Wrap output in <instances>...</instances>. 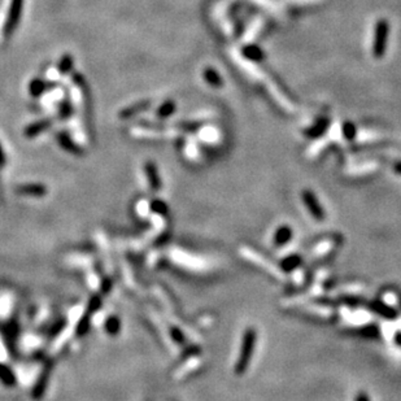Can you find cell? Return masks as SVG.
Listing matches in <instances>:
<instances>
[{"label":"cell","instance_id":"obj_17","mask_svg":"<svg viewBox=\"0 0 401 401\" xmlns=\"http://www.w3.org/2000/svg\"><path fill=\"white\" fill-rule=\"evenodd\" d=\"M364 289V284H360V283H352V284H344V286L339 287L336 293L340 295V293H357L361 292Z\"/></svg>","mask_w":401,"mask_h":401},{"label":"cell","instance_id":"obj_7","mask_svg":"<svg viewBox=\"0 0 401 401\" xmlns=\"http://www.w3.org/2000/svg\"><path fill=\"white\" fill-rule=\"evenodd\" d=\"M132 134L134 136H141V138H173L177 136L178 132L175 130H149V129H134L132 130Z\"/></svg>","mask_w":401,"mask_h":401},{"label":"cell","instance_id":"obj_9","mask_svg":"<svg viewBox=\"0 0 401 401\" xmlns=\"http://www.w3.org/2000/svg\"><path fill=\"white\" fill-rule=\"evenodd\" d=\"M332 247H334V240H331V239L321 240V242H319V243L317 244L314 248H313L312 256L314 257V259H318V257L325 256V255H327L330 251L332 250Z\"/></svg>","mask_w":401,"mask_h":401},{"label":"cell","instance_id":"obj_28","mask_svg":"<svg viewBox=\"0 0 401 401\" xmlns=\"http://www.w3.org/2000/svg\"><path fill=\"white\" fill-rule=\"evenodd\" d=\"M293 276H295L293 279H295L296 283H299V284H301V283H303V280H304V273H303V271H301V270H299V271H296V273L293 274Z\"/></svg>","mask_w":401,"mask_h":401},{"label":"cell","instance_id":"obj_31","mask_svg":"<svg viewBox=\"0 0 401 401\" xmlns=\"http://www.w3.org/2000/svg\"><path fill=\"white\" fill-rule=\"evenodd\" d=\"M356 401H370L365 394H359V396L356 398Z\"/></svg>","mask_w":401,"mask_h":401},{"label":"cell","instance_id":"obj_15","mask_svg":"<svg viewBox=\"0 0 401 401\" xmlns=\"http://www.w3.org/2000/svg\"><path fill=\"white\" fill-rule=\"evenodd\" d=\"M51 125V121H40V122H36V124H33V125H30L29 128L26 129V135L27 136H34V135H38L40 134V133L43 132V130H46L48 126Z\"/></svg>","mask_w":401,"mask_h":401},{"label":"cell","instance_id":"obj_33","mask_svg":"<svg viewBox=\"0 0 401 401\" xmlns=\"http://www.w3.org/2000/svg\"><path fill=\"white\" fill-rule=\"evenodd\" d=\"M4 161V156H3V151H1V148H0V162Z\"/></svg>","mask_w":401,"mask_h":401},{"label":"cell","instance_id":"obj_8","mask_svg":"<svg viewBox=\"0 0 401 401\" xmlns=\"http://www.w3.org/2000/svg\"><path fill=\"white\" fill-rule=\"evenodd\" d=\"M175 260L178 263L183 264L186 267H188L190 269H195V270H204L207 269V263L200 259H195L192 256H188L186 254H181V256H175Z\"/></svg>","mask_w":401,"mask_h":401},{"label":"cell","instance_id":"obj_20","mask_svg":"<svg viewBox=\"0 0 401 401\" xmlns=\"http://www.w3.org/2000/svg\"><path fill=\"white\" fill-rule=\"evenodd\" d=\"M244 55H246L250 60H260L261 56H263V53H261L260 49L255 48V47H248V48H246Z\"/></svg>","mask_w":401,"mask_h":401},{"label":"cell","instance_id":"obj_22","mask_svg":"<svg viewBox=\"0 0 401 401\" xmlns=\"http://www.w3.org/2000/svg\"><path fill=\"white\" fill-rule=\"evenodd\" d=\"M73 65V59L70 56H64L63 60L60 61L59 69L61 73H68L70 69H72Z\"/></svg>","mask_w":401,"mask_h":401},{"label":"cell","instance_id":"obj_24","mask_svg":"<svg viewBox=\"0 0 401 401\" xmlns=\"http://www.w3.org/2000/svg\"><path fill=\"white\" fill-rule=\"evenodd\" d=\"M343 134H344L345 138H348V139L355 138V135H356L355 126L351 125V124H345V125L343 126Z\"/></svg>","mask_w":401,"mask_h":401},{"label":"cell","instance_id":"obj_29","mask_svg":"<svg viewBox=\"0 0 401 401\" xmlns=\"http://www.w3.org/2000/svg\"><path fill=\"white\" fill-rule=\"evenodd\" d=\"M48 78L52 79V81H57V79H59V73H57L55 69H51L48 72Z\"/></svg>","mask_w":401,"mask_h":401},{"label":"cell","instance_id":"obj_1","mask_svg":"<svg viewBox=\"0 0 401 401\" xmlns=\"http://www.w3.org/2000/svg\"><path fill=\"white\" fill-rule=\"evenodd\" d=\"M256 338L257 334L255 331V329L250 327V329L246 330L243 336V342H242V347H240L239 357H238V361L235 364V374L242 375L246 373L247 368H248L251 362V357L254 355Z\"/></svg>","mask_w":401,"mask_h":401},{"label":"cell","instance_id":"obj_6","mask_svg":"<svg viewBox=\"0 0 401 401\" xmlns=\"http://www.w3.org/2000/svg\"><path fill=\"white\" fill-rule=\"evenodd\" d=\"M23 0H12L9 7V14H7V22H5V33L10 34L16 26L17 21L20 18L21 9H22Z\"/></svg>","mask_w":401,"mask_h":401},{"label":"cell","instance_id":"obj_18","mask_svg":"<svg viewBox=\"0 0 401 401\" xmlns=\"http://www.w3.org/2000/svg\"><path fill=\"white\" fill-rule=\"evenodd\" d=\"M44 89H46V85L39 79H34L33 82L30 83V92L34 96H39L44 91Z\"/></svg>","mask_w":401,"mask_h":401},{"label":"cell","instance_id":"obj_14","mask_svg":"<svg viewBox=\"0 0 401 401\" xmlns=\"http://www.w3.org/2000/svg\"><path fill=\"white\" fill-rule=\"evenodd\" d=\"M147 107H148V102L139 103V104H135V106H132V107H129V108L124 109L120 116H121L122 119H130V117H133V116L136 115V113L141 112V111H144Z\"/></svg>","mask_w":401,"mask_h":401},{"label":"cell","instance_id":"obj_13","mask_svg":"<svg viewBox=\"0 0 401 401\" xmlns=\"http://www.w3.org/2000/svg\"><path fill=\"white\" fill-rule=\"evenodd\" d=\"M306 310L310 313H314V314H317L319 317H323V318H329V317L332 316V309L330 306L326 305H317V304H314V305L306 306Z\"/></svg>","mask_w":401,"mask_h":401},{"label":"cell","instance_id":"obj_32","mask_svg":"<svg viewBox=\"0 0 401 401\" xmlns=\"http://www.w3.org/2000/svg\"><path fill=\"white\" fill-rule=\"evenodd\" d=\"M395 170L398 171L399 174H401V162H400V164L396 165V166H395Z\"/></svg>","mask_w":401,"mask_h":401},{"label":"cell","instance_id":"obj_4","mask_svg":"<svg viewBox=\"0 0 401 401\" xmlns=\"http://www.w3.org/2000/svg\"><path fill=\"white\" fill-rule=\"evenodd\" d=\"M303 200L305 203L308 211L310 212L313 218H316L317 221H323L325 220V212L319 205L318 200H317L316 195L313 194L312 191L305 190L303 192Z\"/></svg>","mask_w":401,"mask_h":401},{"label":"cell","instance_id":"obj_21","mask_svg":"<svg viewBox=\"0 0 401 401\" xmlns=\"http://www.w3.org/2000/svg\"><path fill=\"white\" fill-rule=\"evenodd\" d=\"M199 365H200V359H199V357H192V359H191L186 365H183V368L181 369V375L186 374V373H188V370H192V369L197 368Z\"/></svg>","mask_w":401,"mask_h":401},{"label":"cell","instance_id":"obj_19","mask_svg":"<svg viewBox=\"0 0 401 401\" xmlns=\"http://www.w3.org/2000/svg\"><path fill=\"white\" fill-rule=\"evenodd\" d=\"M174 109H175L174 104H173L171 102H168V103H165L164 106H161V108L158 109L157 115L160 116L161 119H165V117H168V116H170L171 113L174 112Z\"/></svg>","mask_w":401,"mask_h":401},{"label":"cell","instance_id":"obj_23","mask_svg":"<svg viewBox=\"0 0 401 401\" xmlns=\"http://www.w3.org/2000/svg\"><path fill=\"white\" fill-rule=\"evenodd\" d=\"M326 126H327V121H326V120H323V121H319L318 124H316V126H313L310 130H308L306 134L312 135V136H316V135L321 134V133L323 132V129H325Z\"/></svg>","mask_w":401,"mask_h":401},{"label":"cell","instance_id":"obj_26","mask_svg":"<svg viewBox=\"0 0 401 401\" xmlns=\"http://www.w3.org/2000/svg\"><path fill=\"white\" fill-rule=\"evenodd\" d=\"M147 171H148V174H149V178L152 179V183H153L152 186H155V187H157V186H158V178H157V175H156L155 166H152V165H148Z\"/></svg>","mask_w":401,"mask_h":401},{"label":"cell","instance_id":"obj_10","mask_svg":"<svg viewBox=\"0 0 401 401\" xmlns=\"http://www.w3.org/2000/svg\"><path fill=\"white\" fill-rule=\"evenodd\" d=\"M203 76H204L205 81H207L209 85L213 86V87H221V86L224 85V82H222V78L220 77V74H218V73L216 72L214 69H212V68H207V69H204Z\"/></svg>","mask_w":401,"mask_h":401},{"label":"cell","instance_id":"obj_25","mask_svg":"<svg viewBox=\"0 0 401 401\" xmlns=\"http://www.w3.org/2000/svg\"><path fill=\"white\" fill-rule=\"evenodd\" d=\"M201 138L205 139V140L208 141H213L214 139L217 138V134L214 133L213 129H205V130H203V133H201Z\"/></svg>","mask_w":401,"mask_h":401},{"label":"cell","instance_id":"obj_27","mask_svg":"<svg viewBox=\"0 0 401 401\" xmlns=\"http://www.w3.org/2000/svg\"><path fill=\"white\" fill-rule=\"evenodd\" d=\"M383 301H385V304H387V305L392 306V304L396 303V300H395V295H392L391 292L385 293V296H383Z\"/></svg>","mask_w":401,"mask_h":401},{"label":"cell","instance_id":"obj_2","mask_svg":"<svg viewBox=\"0 0 401 401\" xmlns=\"http://www.w3.org/2000/svg\"><path fill=\"white\" fill-rule=\"evenodd\" d=\"M239 254L242 255L246 260L251 261V263L255 264V265H259V267H263L264 270H267V273L271 274V275H273L274 278H276L278 280L286 279V275H284V273H283L279 267H276V265H274L271 261L267 260V259L264 256H261L260 254L255 252L254 250H251L248 247H242L239 250Z\"/></svg>","mask_w":401,"mask_h":401},{"label":"cell","instance_id":"obj_16","mask_svg":"<svg viewBox=\"0 0 401 401\" xmlns=\"http://www.w3.org/2000/svg\"><path fill=\"white\" fill-rule=\"evenodd\" d=\"M261 26H263V21L261 20H256L251 23L250 29H247L246 34H244V36H243L244 42H250V40L254 39L255 36H256V34L260 31Z\"/></svg>","mask_w":401,"mask_h":401},{"label":"cell","instance_id":"obj_5","mask_svg":"<svg viewBox=\"0 0 401 401\" xmlns=\"http://www.w3.org/2000/svg\"><path fill=\"white\" fill-rule=\"evenodd\" d=\"M342 314L343 318L348 323L353 326H362L366 325L372 321V314L366 310H356V312H351L348 308H342Z\"/></svg>","mask_w":401,"mask_h":401},{"label":"cell","instance_id":"obj_30","mask_svg":"<svg viewBox=\"0 0 401 401\" xmlns=\"http://www.w3.org/2000/svg\"><path fill=\"white\" fill-rule=\"evenodd\" d=\"M289 3H295V4H308V3H314V1H318V0H287Z\"/></svg>","mask_w":401,"mask_h":401},{"label":"cell","instance_id":"obj_11","mask_svg":"<svg viewBox=\"0 0 401 401\" xmlns=\"http://www.w3.org/2000/svg\"><path fill=\"white\" fill-rule=\"evenodd\" d=\"M289 239H291V229L287 226H282L276 230L275 237H274V243H275L276 246H283V244H286Z\"/></svg>","mask_w":401,"mask_h":401},{"label":"cell","instance_id":"obj_12","mask_svg":"<svg viewBox=\"0 0 401 401\" xmlns=\"http://www.w3.org/2000/svg\"><path fill=\"white\" fill-rule=\"evenodd\" d=\"M377 168H378V165L375 164V162H368V164L352 166V168H349L347 171L352 175H360V174H368V173L375 170Z\"/></svg>","mask_w":401,"mask_h":401},{"label":"cell","instance_id":"obj_3","mask_svg":"<svg viewBox=\"0 0 401 401\" xmlns=\"http://www.w3.org/2000/svg\"><path fill=\"white\" fill-rule=\"evenodd\" d=\"M388 31H390V25H388L387 21L379 20L375 25L374 43H373V55H374L375 59H379L386 53Z\"/></svg>","mask_w":401,"mask_h":401}]
</instances>
